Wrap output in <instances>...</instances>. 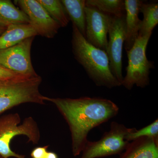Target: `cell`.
Instances as JSON below:
<instances>
[{
    "instance_id": "cell-1",
    "label": "cell",
    "mask_w": 158,
    "mask_h": 158,
    "mask_svg": "<svg viewBox=\"0 0 158 158\" xmlns=\"http://www.w3.org/2000/svg\"><path fill=\"white\" fill-rule=\"evenodd\" d=\"M45 101L56 106L68 123L74 156H78L83 151L90 131L115 117L119 111L115 103L100 98L73 99L45 97Z\"/></svg>"
},
{
    "instance_id": "cell-2",
    "label": "cell",
    "mask_w": 158,
    "mask_h": 158,
    "mask_svg": "<svg viewBox=\"0 0 158 158\" xmlns=\"http://www.w3.org/2000/svg\"><path fill=\"white\" fill-rule=\"evenodd\" d=\"M72 27V45L74 56L89 78L98 87L110 89L121 86L111 73L106 51L89 43L73 24Z\"/></svg>"
},
{
    "instance_id": "cell-3",
    "label": "cell",
    "mask_w": 158,
    "mask_h": 158,
    "mask_svg": "<svg viewBox=\"0 0 158 158\" xmlns=\"http://www.w3.org/2000/svg\"><path fill=\"white\" fill-rule=\"evenodd\" d=\"M41 81L42 78L38 75L0 79V114L26 103L45 104V96L39 90Z\"/></svg>"
},
{
    "instance_id": "cell-4",
    "label": "cell",
    "mask_w": 158,
    "mask_h": 158,
    "mask_svg": "<svg viewBox=\"0 0 158 158\" xmlns=\"http://www.w3.org/2000/svg\"><path fill=\"white\" fill-rule=\"evenodd\" d=\"M17 113L5 115L0 117V156L3 158L14 157L25 158L12 151L10 148L11 141L15 137L19 135L26 136L29 142L38 144L40 133L37 123L31 117L25 118L23 123Z\"/></svg>"
},
{
    "instance_id": "cell-5",
    "label": "cell",
    "mask_w": 158,
    "mask_h": 158,
    "mask_svg": "<svg viewBox=\"0 0 158 158\" xmlns=\"http://www.w3.org/2000/svg\"><path fill=\"white\" fill-rule=\"evenodd\" d=\"M151 35L138 36L132 48L126 51L128 65L121 85L127 90H131L135 85L141 88L149 85L150 70L154 68V63L148 59L146 51Z\"/></svg>"
},
{
    "instance_id": "cell-6",
    "label": "cell",
    "mask_w": 158,
    "mask_h": 158,
    "mask_svg": "<svg viewBox=\"0 0 158 158\" xmlns=\"http://www.w3.org/2000/svg\"><path fill=\"white\" fill-rule=\"evenodd\" d=\"M131 128L124 125L113 122L110 131L106 132L101 139L96 141H88L80 158H97L113 155L125 150L129 142L125 137Z\"/></svg>"
},
{
    "instance_id": "cell-7",
    "label": "cell",
    "mask_w": 158,
    "mask_h": 158,
    "mask_svg": "<svg viewBox=\"0 0 158 158\" xmlns=\"http://www.w3.org/2000/svg\"><path fill=\"white\" fill-rule=\"evenodd\" d=\"M34 38H27L11 47L0 50V66L19 75H38L31 60V45Z\"/></svg>"
},
{
    "instance_id": "cell-8",
    "label": "cell",
    "mask_w": 158,
    "mask_h": 158,
    "mask_svg": "<svg viewBox=\"0 0 158 158\" xmlns=\"http://www.w3.org/2000/svg\"><path fill=\"white\" fill-rule=\"evenodd\" d=\"M109 39L106 52L109 58L110 70L121 85L122 73L123 48L126 37V14L113 16L109 29Z\"/></svg>"
},
{
    "instance_id": "cell-9",
    "label": "cell",
    "mask_w": 158,
    "mask_h": 158,
    "mask_svg": "<svg viewBox=\"0 0 158 158\" xmlns=\"http://www.w3.org/2000/svg\"><path fill=\"white\" fill-rule=\"evenodd\" d=\"M14 2L27 15L30 24L37 35L52 38L58 33L61 27L49 15L38 0H17Z\"/></svg>"
},
{
    "instance_id": "cell-10",
    "label": "cell",
    "mask_w": 158,
    "mask_h": 158,
    "mask_svg": "<svg viewBox=\"0 0 158 158\" xmlns=\"http://www.w3.org/2000/svg\"><path fill=\"white\" fill-rule=\"evenodd\" d=\"M85 11V38L92 45L106 52L108 44V32L113 16L90 6H86Z\"/></svg>"
},
{
    "instance_id": "cell-11",
    "label": "cell",
    "mask_w": 158,
    "mask_h": 158,
    "mask_svg": "<svg viewBox=\"0 0 158 158\" xmlns=\"http://www.w3.org/2000/svg\"><path fill=\"white\" fill-rule=\"evenodd\" d=\"M126 11V37L124 43L126 51L132 47L138 37L141 20L139 14L144 2L140 0L124 1Z\"/></svg>"
},
{
    "instance_id": "cell-12",
    "label": "cell",
    "mask_w": 158,
    "mask_h": 158,
    "mask_svg": "<svg viewBox=\"0 0 158 158\" xmlns=\"http://www.w3.org/2000/svg\"><path fill=\"white\" fill-rule=\"evenodd\" d=\"M120 158H158V138L143 137L129 142Z\"/></svg>"
},
{
    "instance_id": "cell-13",
    "label": "cell",
    "mask_w": 158,
    "mask_h": 158,
    "mask_svg": "<svg viewBox=\"0 0 158 158\" xmlns=\"http://www.w3.org/2000/svg\"><path fill=\"white\" fill-rule=\"evenodd\" d=\"M36 35L37 32L30 24L10 25L0 35V50L11 47Z\"/></svg>"
},
{
    "instance_id": "cell-14",
    "label": "cell",
    "mask_w": 158,
    "mask_h": 158,
    "mask_svg": "<svg viewBox=\"0 0 158 158\" xmlns=\"http://www.w3.org/2000/svg\"><path fill=\"white\" fill-rule=\"evenodd\" d=\"M30 24L27 15L16 8L9 0H0V26Z\"/></svg>"
},
{
    "instance_id": "cell-15",
    "label": "cell",
    "mask_w": 158,
    "mask_h": 158,
    "mask_svg": "<svg viewBox=\"0 0 158 158\" xmlns=\"http://www.w3.org/2000/svg\"><path fill=\"white\" fill-rule=\"evenodd\" d=\"M69 19L76 27L80 33L85 37L86 31V15L85 0H62Z\"/></svg>"
},
{
    "instance_id": "cell-16",
    "label": "cell",
    "mask_w": 158,
    "mask_h": 158,
    "mask_svg": "<svg viewBox=\"0 0 158 158\" xmlns=\"http://www.w3.org/2000/svg\"><path fill=\"white\" fill-rule=\"evenodd\" d=\"M140 12L143 15L141 27L138 33L139 37L152 35V31L158 23V3H145L141 6Z\"/></svg>"
},
{
    "instance_id": "cell-17",
    "label": "cell",
    "mask_w": 158,
    "mask_h": 158,
    "mask_svg": "<svg viewBox=\"0 0 158 158\" xmlns=\"http://www.w3.org/2000/svg\"><path fill=\"white\" fill-rule=\"evenodd\" d=\"M86 6L94 7L106 14L120 17L126 14L123 0H87Z\"/></svg>"
},
{
    "instance_id": "cell-18",
    "label": "cell",
    "mask_w": 158,
    "mask_h": 158,
    "mask_svg": "<svg viewBox=\"0 0 158 158\" xmlns=\"http://www.w3.org/2000/svg\"><path fill=\"white\" fill-rule=\"evenodd\" d=\"M49 15L59 24L60 27H65L68 25L70 19L65 8L59 0H38Z\"/></svg>"
},
{
    "instance_id": "cell-19",
    "label": "cell",
    "mask_w": 158,
    "mask_h": 158,
    "mask_svg": "<svg viewBox=\"0 0 158 158\" xmlns=\"http://www.w3.org/2000/svg\"><path fill=\"white\" fill-rule=\"evenodd\" d=\"M143 137L158 138V119L141 129L138 130L135 128H131L129 132L125 136V140L128 142H131Z\"/></svg>"
},
{
    "instance_id": "cell-20",
    "label": "cell",
    "mask_w": 158,
    "mask_h": 158,
    "mask_svg": "<svg viewBox=\"0 0 158 158\" xmlns=\"http://www.w3.org/2000/svg\"><path fill=\"white\" fill-rule=\"evenodd\" d=\"M48 146H45L34 148L31 152L32 158H44L48 152Z\"/></svg>"
},
{
    "instance_id": "cell-21",
    "label": "cell",
    "mask_w": 158,
    "mask_h": 158,
    "mask_svg": "<svg viewBox=\"0 0 158 158\" xmlns=\"http://www.w3.org/2000/svg\"><path fill=\"white\" fill-rule=\"evenodd\" d=\"M19 75L0 66V79L10 78Z\"/></svg>"
},
{
    "instance_id": "cell-22",
    "label": "cell",
    "mask_w": 158,
    "mask_h": 158,
    "mask_svg": "<svg viewBox=\"0 0 158 158\" xmlns=\"http://www.w3.org/2000/svg\"><path fill=\"white\" fill-rule=\"evenodd\" d=\"M44 158H59L58 156L56 153L52 152H47Z\"/></svg>"
},
{
    "instance_id": "cell-23",
    "label": "cell",
    "mask_w": 158,
    "mask_h": 158,
    "mask_svg": "<svg viewBox=\"0 0 158 158\" xmlns=\"http://www.w3.org/2000/svg\"><path fill=\"white\" fill-rule=\"evenodd\" d=\"M6 28H7V27H4L0 26V35L2 34L4 31H6Z\"/></svg>"
},
{
    "instance_id": "cell-24",
    "label": "cell",
    "mask_w": 158,
    "mask_h": 158,
    "mask_svg": "<svg viewBox=\"0 0 158 158\" xmlns=\"http://www.w3.org/2000/svg\"><path fill=\"white\" fill-rule=\"evenodd\" d=\"M0 158H2V156H0Z\"/></svg>"
},
{
    "instance_id": "cell-25",
    "label": "cell",
    "mask_w": 158,
    "mask_h": 158,
    "mask_svg": "<svg viewBox=\"0 0 158 158\" xmlns=\"http://www.w3.org/2000/svg\"><path fill=\"white\" fill-rule=\"evenodd\" d=\"M2 158H3L2 157Z\"/></svg>"
}]
</instances>
